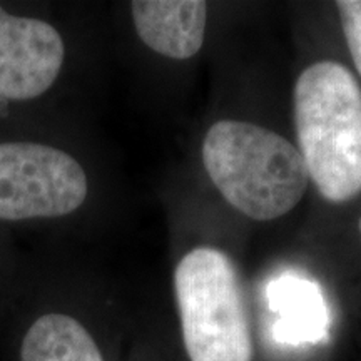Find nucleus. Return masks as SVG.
I'll return each instance as SVG.
<instances>
[{
  "label": "nucleus",
  "mask_w": 361,
  "mask_h": 361,
  "mask_svg": "<svg viewBox=\"0 0 361 361\" xmlns=\"http://www.w3.org/2000/svg\"><path fill=\"white\" fill-rule=\"evenodd\" d=\"M358 229H360V236H361V216H360V221H358Z\"/></svg>",
  "instance_id": "9d476101"
},
{
  "label": "nucleus",
  "mask_w": 361,
  "mask_h": 361,
  "mask_svg": "<svg viewBox=\"0 0 361 361\" xmlns=\"http://www.w3.org/2000/svg\"><path fill=\"white\" fill-rule=\"evenodd\" d=\"M64 56V40L51 24L11 16L0 6V97L42 96L56 82Z\"/></svg>",
  "instance_id": "39448f33"
},
{
  "label": "nucleus",
  "mask_w": 361,
  "mask_h": 361,
  "mask_svg": "<svg viewBox=\"0 0 361 361\" xmlns=\"http://www.w3.org/2000/svg\"><path fill=\"white\" fill-rule=\"evenodd\" d=\"M336 7L351 59L361 75V0H340Z\"/></svg>",
  "instance_id": "1a4fd4ad"
},
{
  "label": "nucleus",
  "mask_w": 361,
  "mask_h": 361,
  "mask_svg": "<svg viewBox=\"0 0 361 361\" xmlns=\"http://www.w3.org/2000/svg\"><path fill=\"white\" fill-rule=\"evenodd\" d=\"M139 39L161 56L184 61L204 42L207 4L201 0H135L130 4Z\"/></svg>",
  "instance_id": "423d86ee"
},
{
  "label": "nucleus",
  "mask_w": 361,
  "mask_h": 361,
  "mask_svg": "<svg viewBox=\"0 0 361 361\" xmlns=\"http://www.w3.org/2000/svg\"><path fill=\"white\" fill-rule=\"evenodd\" d=\"M273 295L278 298L279 306L284 310L291 311L290 322L293 326H311L313 324V311H322V303L313 300L316 296V290L308 281L295 276H284L274 284Z\"/></svg>",
  "instance_id": "6e6552de"
},
{
  "label": "nucleus",
  "mask_w": 361,
  "mask_h": 361,
  "mask_svg": "<svg viewBox=\"0 0 361 361\" xmlns=\"http://www.w3.org/2000/svg\"><path fill=\"white\" fill-rule=\"evenodd\" d=\"M22 361H104L96 340L69 314L49 313L25 333Z\"/></svg>",
  "instance_id": "0eeeda50"
},
{
  "label": "nucleus",
  "mask_w": 361,
  "mask_h": 361,
  "mask_svg": "<svg viewBox=\"0 0 361 361\" xmlns=\"http://www.w3.org/2000/svg\"><path fill=\"white\" fill-rule=\"evenodd\" d=\"M295 126L310 179L324 200L361 192V87L335 61L311 64L295 85Z\"/></svg>",
  "instance_id": "f257e3e1"
},
{
  "label": "nucleus",
  "mask_w": 361,
  "mask_h": 361,
  "mask_svg": "<svg viewBox=\"0 0 361 361\" xmlns=\"http://www.w3.org/2000/svg\"><path fill=\"white\" fill-rule=\"evenodd\" d=\"M202 162L224 200L256 221L290 213L310 184L295 144L243 121L226 119L211 126L202 141Z\"/></svg>",
  "instance_id": "f03ea898"
},
{
  "label": "nucleus",
  "mask_w": 361,
  "mask_h": 361,
  "mask_svg": "<svg viewBox=\"0 0 361 361\" xmlns=\"http://www.w3.org/2000/svg\"><path fill=\"white\" fill-rule=\"evenodd\" d=\"M174 293L189 361H252L241 283L223 251H189L176 266Z\"/></svg>",
  "instance_id": "7ed1b4c3"
},
{
  "label": "nucleus",
  "mask_w": 361,
  "mask_h": 361,
  "mask_svg": "<svg viewBox=\"0 0 361 361\" xmlns=\"http://www.w3.org/2000/svg\"><path fill=\"white\" fill-rule=\"evenodd\" d=\"M87 197L82 166L61 149L37 142L0 144V219L59 218Z\"/></svg>",
  "instance_id": "20e7f679"
}]
</instances>
